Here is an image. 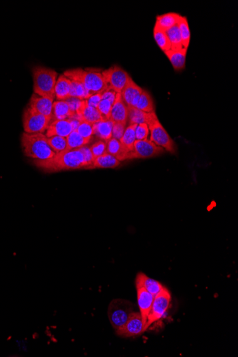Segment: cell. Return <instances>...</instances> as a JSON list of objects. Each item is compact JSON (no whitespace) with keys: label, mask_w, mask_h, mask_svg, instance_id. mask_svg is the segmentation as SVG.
<instances>
[{"label":"cell","mask_w":238,"mask_h":357,"mask_svg":"<svg viewBox=\"0 0 238 357\" xmlns=\"http://www.w3.org/2000/svg\"><path fill=\"white\" fill-rule=\"evenodd\" d=\"M80 149L82 154H83L85 162H86L87 166V168H93V162L94 160V158L93 155H92V152H90V146H85L82 147V148Z\"/></svg>","instance_id":"obj_41"},{"label":"cell","mask_w":238,"mask_h":357,"mask_svg":"<svg viewBox=\"0 0 238 357\" xmlns=\"http://www.w3.org/2000/svg\"><path fill=\"white\" fill-rule=\"evenodd\" d=\"M34 92L40 96L54 100L55 86L58 73L48 67L36 66L32 68Z\"/></svg>","instance_id":"obj_4"},{"label":"cell","mask_w":238,"mask_h":357,"mask_svg":"<svg viewBox=\"0 0 238 357\" xmlns=\"http://www.w3.org/2000/svg\"><path fill=\"white\" fill-rule=\"evenodd\" d=\"M136 284L143 286L144 289L146 290L154 296H156L164 288L162 283L148 278L142 272L137 274Z\"/></svg>","instance_id":"obj_19"},{"label":"cell","mask_w":238,"mask_h":357,"mask_svg":"<svg viewBox=\"0 0 238 357\" xmlns=\"http://www.w3.org/2000/svg\"><path fill=\"white\" fill-rule=\"evenodd\" d=\"M136 286L139 310H140V315H142L144 324V330H145L146 324L148 314L150 313V309H152L154 296L146 290L144 289L143 286L136 284Z\"/></svg>","instance_id":"obj_12"},{"label":"cell","mask_w":238,"mask_h":357,"mask_svg":"<svg viewBox=\"0 0 238 357\" xmlns=\"http://www.w3.org/2000/svg\"><path fill=\"white\" fill-rule=\"evenodd\" d=\"M112 104L110 100H102L100 104L97 107V110H100V114L104 120H110V112H112Z\"/></svg>","instance_id":"obj_38"},{"label":"cell","mask_w":238,"mask_h":357,"mask_svg":"<svg viewBox=\"0 0 238 357\" xmlns=\"http://www.w3.org/2000/svg\"><path fill=\"white\" fill-rule=\"evenodd\" d=\"M78 116L81 117L82 120H84L92 124H96L97 122L104 120L97 108L88 106L86 103Z\"/></svg>","instance_id":"obj_26"},{"label":"cell","mask_w":238,"mask_h":357,"mask_svg":"<svg viewBox=\"0 0 238 357\" xmlns=\"http://www.w3.org/2000/svg\"><path fill=\"white\" fill-rule=\"evenodd\" d=\"M65 102H66L70 107V112L74 116L80 115L84 106L86 103L85 100H80V98H75V97H70Z\"/></svg>","instance_id":"obj_36"},{"label":"cell","mask_w":238,"mask_h":357,"mask_svg":"<svg viewBox=\"0 0 238 357\" xmlns=\"http://www.w3.org/2000/svg\"><path fill=\"white\" fill-rule=\"evenodd\" d=\"M52 118L35 112L28 106L23 114V126L28 134H43L48 129Z\"/></svg>","instance_id":"obj_6"},{"label":"cell","mask_w":238,"mask_h":357,"mask_svg":"<svg viewBox=\"0 0 238 357\" xmlns=\"http://www.w3.org/2000/svg\"><path fill=\"white\" fill-rule=\"evenodd\" d=\"M180 15L177 13L170 12L167 14L158 15L155 26L166 32L177 25Z\"/></svg>","instance_id":"obj_23"},{"label":"cell","mask_w":238,"mask_h":357,"mask_svg":"<svg viewBox=\"0 0 238 357\" xmlns=\"http://www.w3.org/2000/svg\"><path fill=\"white\" fill-rule=\"evenodd\" d=\"M76 130L84 138L90 140L94 136V124L81 120Z\"/></svg>","instance_id":"obj_35"},{"label":"cell","mask_w":238,"mask_h":357,"mask_svg":"<svg viewBox=\"0 0 238 357\" xmlns=\"http://www.w3.org/2000/svg\"><path fill=\"white\" fill-rule=\"evenodd\" d=\"M73 130L74 128L70 119H64V120L52 119L46 130V136L50 138L54 136H58L66 138Z\"/></svg>","instance_id":"obj_14"},{"label":"cell","mask_w":238,"mask_h":357,"mask_svg":"<svg viewBox=\"0 0 238 357\" xmlns=\"http://www.w3.org/2000/svg\"><path fill=\"white\" fill-rule=\"evenodd\" d=\"M165 150L149 139L136 140L134 145V150L130 152L128 160L135 158H150L160 155Z\"/></svg>","instance_id":"obj_10"},{"label":"cell","mask_w":238,"mask_h":357,"mask_svg":"<svg viewBox=\"0 0 238 357\" xmlns=\"http://www.w3.org/2000/svg\"><path fill=\"white\" fill-rule=\"evenodd\" d=\"M158 117L156 112L146 113L143 110H138L136 107H128V122L129 124H146L150 125L152 122L157 120Z\"/></svg>","instance_id":"obj_17"},{"label":"cell","mask_w":238,"mask_h":357,"mask_svg":"<svg viewBox=\"0 0 238 357\" xmlns=\"http://www.w3.org/2000/svg\"><path fill=\"white\" fill-rule=\"evenodd\" d=\"M187 50L182 48L180 50H170L165 52L169 61L170 62L174 70L176 71L184 70L186 66V53Z\"/></svg>","instance_id":"obj_22"},{"label":"cell","mask_w":238,"mask_h":357,"mask_svg":"<svg viewBox=\"0 0 238 357\" xmlns=\"http://www.w3.org/2000/svg\"><path fill=\"white\" fill-rule=\"evenodd\" d=\"M54 100L40 96L34 93L30 98L29 106L45 116H52Z\"/></svg>","instance_id":"obj_15"},{"label":"cell","mask_w":238,"mask_h":357,"mask_svg":"<svg viewBox=\"0 0 238 357\" xmlns=\"http://www.w3.org/2000/svg\"><path fill=\"white\" fill-rule=\"evenodd\" d=\"M136 108H138L139 110H143L144 112H146V113L155 112L154 100H152V96L147 90H143Z\"/></svg>","instance_id":"obj_31"},{"label":"cell","mask_w":238,"mask_h":357,"mask_svg":"<svg viewBox=\"0 0 238 357\" xmlns=\"http://www.w3.org/2000/svg\"><path fill=\"white\" fill-rule=\"evenodd\" d=\"M70 107L65 100H56L53 103V112L52 119L64 120L73 117Z\"/></svg>","instance_id":"obj_24"},{"label":"cell","mask_w":238,"mask_h":357,"mask_svg":"<svg viewBox=\"0 0 238 357\" xmlns=\"http://www.w3.org/2000/svg\"><path fill=\"white\" fill-rule=\"evenodd\" d=\"M166 32L170 44H172V50H180L184 48H182V38H181L180 32H179L178 28L177 25L174 26V28H170V30H167Z\"/></svg>","instance_id":"obj_33"},{"label":"cell","mask_w":238,"mask_h":357,"mask_svg":"<svg viewBox=\"0 0 238 357\" xmlns=\"http://www.w3.org/2000/svg\"><path fill=\"white\" fill-rule=\"evenodd\" d=\"M48 142L50 148L56 154L67 150L66 138L65 137L54 136L48 138Z\"/></svg>","instance_id":"obj_34"},{"label":"cell","mask_w":238,"mask_h":357,"mask_svg":"<svg viewBox=\"0 0 238 357\" xmlns=\"http://www.w3.org/2000/svg\"><path fill=\"white\" fill-rule=\"evenodd\" d=\"M107 88L120 93L128 83L130 76L122 67L114 65L108 70L102 71Z\"/></svg>","instance_id":"obj_9"},{"label":"cell","mask_w":238,"mask_h":357,"mask_svg":"<svg viewBox=\"0 0 238 357\" xmlns=\"http://www.w3.org/2000/svg\"><path fill=\"white\" fill-rule=\"evenodd\" d=\"M120 162L114 156L108 152H106L104 155L96 158L93 162V168H115L120 165Z\"/></svg>","instance_id":"obj_25"},{"label":"cell","mask_w":238,"mask_h":357,"mask_svg":"<svg viewBox=\"0 0 238 357\" xmlns=\"http://www.w3.org/2000/svg\"><path fill=\"white\" fill-rule=\"evenodd\" d=\"M126 124L120 123H114L113 128H112V138L120 140L123 136L124 132L126 128Z\"/></svg>","instance_id":"obj_40"},{"label":"cell","mask_w":238,"mask_h":357,"mask_svg":"<svg viewBox=\"0 0 238 357\" xmlns=\"http://www.w3.org/2000/svg\"><path fill=\"white\" fill-rule=\"evenodd\" d=\"M21 144L24 155L34 160H46L56 155L48 146V137L44 134L24 132L22 135Z\"/></svg>","instance_id":"obj_2"},{"label":"cell","mask_w":238,"mask_h":357,"mask_svg":"<svg viewBox=\"0 0 238 357\" xmlns=\"http://www.w3.org/2000/svg\"><path fill=\"white\" fill-rule=\"evenodd\" d=\"M90 96V92L82 84L71 80L70 97H75V98H80V100H86Z\"/></svg>","instance_id":"obj_32"},{"label":"cell","mask_w":238,"mask_h":357,"mask_svg":"<svg viewBox=\"0 0 238 357\" xmlns=\"http://www.w3.org/2000/svg\"><path fill=\"white\" fill-rule=\"evenodd\" d=\"M114 122L110 120H103L94 124V135L104 142H107L112 138V128Z\"/></svg>","instance_id":"obj_20"},{"label":"cell","mask_w":238,"mask_h":357,"mask_svg":"<svg viewBox=\"0 0 238 357\" xmlns=\"http://www.w3.org/2000/svg\"><path fill=\"white\" fill-rule=\"evenodd\" d=\"M70 86L71 80L64 74L60 75L55 86V98L58 100H66L70 98Z\"/></svg>","instance_id":"obj_21"},{"label":"cell","mask_w":238,"mask_h":357,"mask_svg":"<svg viewBox=\"0 0 238 357\" xmlns=\"http://www.w3.org/2000/svg\"><path fill=\"white\" fill-rule=\"evenodd\" d=\"M64 75L72 81L82 84L90 95L102 94L107 88L102 71L97 68H74L67 70Z\"/></svg>","instance_id":"obj_3"},{"label":"cell","mask_w":238,"mask_h":357,"mask_svg":"<svg viewBox=\"0 0 238 357\" xmlns=\"http://www.w3.org/2000/svg\"><path fill=\"white\" fill-rule=\"evenodd\" d=\"M128 107L124 103L120 93H118L116 100L112 105L110 119L114 123L126 124L128 122Z\"/></svg>","instance_id":"obj_16"},{"label":"cell","mask_w":238,"mask_h":357,"mask_svg":"<svg viewBox=\"0 0 238 357\" xmlns=\"http://www.w3.org/2000/svg\"><path fill=\"white\" fill-rule=\"evenodd\" d=\"M118 94V92H116V90H112V88H107L104 92L102 93V100H110V103L114 104L116 100Z\"/></svg>","instance_id":"obj_42"},{"label":"cell","mask_w":238,"mask_h":357,"mask_svg":"<svg viewBox=\"0 0 238 357\" xmlns=\"http://www.w3.org/2000/svg\"><path fill=\"white\" fill-rule=\"evenodd\" d=\"M90 152H92V155H93L94 159L96 158H98L100 156L104 155L106 152V142H104V140H98V142H96L92 146L90 147Z\"/></svg>","instance_id":"obj_37"},{"label":"cell","mask_w":238,"mask_h":357,"mask_svg":"<svg viewBox=\"0 0 238 357\" xmlns=\"http://www.w3.org/2000/svg\"><path fill=\"white\" fill-rule=\"evenodd\" d=\"M106 152L114 156L119 162L128 160L130 152L122 145L120 140L112 138L106 142Z\"/></svg>","instance_id":"obj_18"},{"label":"cell","mask_w":238,"mask_h":357,"mask_svg":"<svg viewBox=\"0 0 238 357\" xmlns=\"http://www.w3.org/2000/svg\"><path fill=\"white\" fill-rule=\"evenodd\" d=\"M102 100V94H96L90 95V96L85 100H86V105L88 106L97 108Z\"/></svg>","instance_id":"obj_43"},{"label":"cell","mask_w":238,"mask_h":357,"mask_svg":"<svg viewBox=\"0 0 238 357\" xmlns=\"http://www.w3.org/2000/svg\"><path fill=\"white\" fill-rule=\"evenodd\" d=\"M66 142L67 150H74V149H78L88 145L90 140L84 138L76 130H73L66 137Z\"/></svg>","instance_id":"obj_30"},{"label":"cell","mask_w":238,"mask_h":357,"mask_svg":"<svg viewBox=\"0 0 238 357\" xmlns=\"http://www.w3.org/2000/svg\"><path fill=\"white\" fill-rule=\"evenodd\" d=\"M177 26L178 28L179 32H180L181 38H182V48L188 50L189 45H190V31L187 18L180 15L178 22Z\"/></svg>","instance_id":"obj_29"},{"label":"cell","mask_w":238,"mask_h":357,"mask_svg":"<svg viewBox=\"0 0 238 357\" xmlns=\"http://www.w3.org/2000/svg\"><path fill=\"white\" fill-rule=\"evenodd\" d=\"M34 164L48 172L87 168L84 158L80 148L58 152L54 156L46 160H34Z\"/></svg>","instance_id":"obj_1"},{"label":"cell","mask_w":238,"mask_h":357,"mask_svg":"<svg viewBox=\"0 0 238 357\" xmlns=\"http://www.w3.org/2000/svg\"><path fill=\"white\" fill-rule=\"evenodd\" d=\"M150 134L148 126L146 124H138L136 128V139L137 140H146L148 139V136Z\"/></svg>","instance_id":"obj_39"},{"label":"cell","mask_w":238,"mask_h":357,"mask_svg":"<svg viewBox=\"0 0 238 357\" xmlns=\"http://www.w3.org/2000/svg\"><path fill=\"white\" fill-rule=\"evenodd\" d=\"M145 331L144 324L140 312H133L129 316L126 324L122 328L116 330L118 336L120 338H129L138 336Z\"/></svg>","instance_id":"obj_11"},{"label":"cell","mask_w":238,"mask_h":357,"mask_svg":"<svg viewBox=\"0 0 238 357\" xmlns=\"http://www.w3.org/2000/svg\"><path fill=\"white\" fill-rule=\"evenodd\" d=\"M134 304L128 300L115 299L110 302L108 308V319L115 330L124 326L133 312Z\"/></svg>","instance_id":"obj_5"},{"label":"cell","mask_w":238,"mask_h":357,"mask_svg":"<svg viewBox=\"0 0 238 357\" xmlns=\"http://www.w3.org/2000/svg\"><path fill=\"white\" fill-rule=\"evenodd\" d=\"M136 126L137 124H129L128 126L126 127L125 132H124L123 136L120 140L122 145L126 148L128 149L130 152H133L134 143L136 140Z\"/></svg>","instance_id":"obj_27"},{"label":"cell","mask_w":238,"mask_h":357,"mask_svg":"<svg viewBox=\"0 0 238 357\" xmlns=\"http://www.w3.org/2000/svg\"><path fill=\"white\" fill-rule=\"evenodd\" d=\"M154 36L158 46L164 53L172 50V44L165 31L154 26Z\"/></svg>","instance_id":"obj_28"},{"label":"cell","mask_w":238,"mask_h":357,"mask_svg":"<svg viewBox=\"0 0 238 357\" xmlns=\"http://www.w3.org/2000/svg\"><path fill=\"white\" fill-rule=\"evenodd\" d=\"M142 92L143 88L137 85L132 77H130L128 83L120 92V94L127 106L136 107Z\"/></svg>","instance_id":"obj_13"},{"label":"cell","mask_w":238,"mask_h":357,"mask_svg":"<svg viewBox=\"0 0 238 357\" xmlns=\"http://www.w3.org/2000/svg\"><path fill=\"white\" fill-rule=\"evenodd\" d=\"M170 300H172V296L170 292L164 286L162 291L156 296H154L152 309L145 326L146 331L148 330L150 325L158 321L164 316L170 306Z\"/></svg>","instance_id":"obj_7"},{"label":"cell","mask_w":238,"mask_h":357,"mask_svg":"<svg viewBox=\"0 0 238 357\" xmlns=\"http://www.w3.org/2000/svg\"><path fill=\"white\" fill-rule=\"evenodd\" d=\"M148 128L150 134L149 140L170 154H175L176 152V145L175 142L170 138L158 119L148 125Z\"/></svg>","instance_id":"obj_8"}]
</instances>
